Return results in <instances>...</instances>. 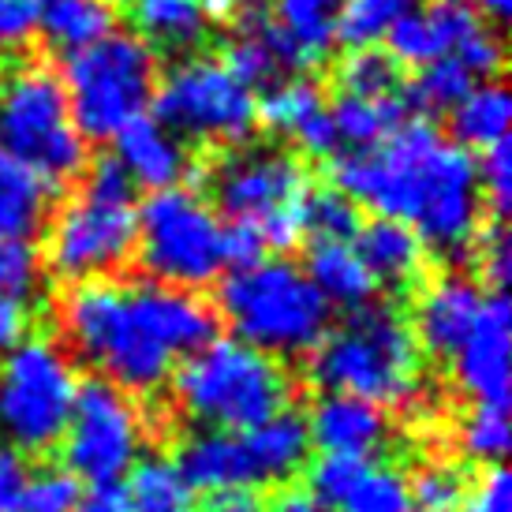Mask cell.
Returning a JSON list of instances; mask_svg holds the SVG:
<instances>
[{"instance_id":"6da1fadb","label":"cell","mask_w":512,"mask_h":512,"mask_svg":"<svg viewBox=\"0 0 512 512\" xmlns=\"http://www.w3.org/2000/svg\"><path fill=\"white\" fill-rule=\"evenodd\" d=\"M333 187L356 206L408 225L441 255H464L483 228L479 165L427 120H404L382 146L333 157Z\"/></svg>"},{"instance_id":"7a4b0ae2","label":"cell","mask_w":512,"mask_h":512,"mask_svg":"<svg viewBox=\"0 0 512 512\" xmlns=\"http://www.w3.org/2000/svg\"><path fill=\"white\" fill-rule=\"evenodd\" d=\"M60 329L75 356L124 393H154L187 356L217 337V311L195 292L154 281H94L60 299Z\"/></svg>"},{"instance_id":"3957f363","label":"cell","mask_w":512,"mask_h":512,"mask_svg":"<svg viewBox=\"0 0 512 512\" xmlns=\"http://www.w3.org/2000/svg\"><path fill=\"white\" fill-rule=\"evenodd\" d=\"M311 382L322 393H344L374 408H412L423 400L427 370L412 326L385 303H367L329 329L311 348Z\"/></svg>"},{"instance_id":"277c9868","label":"cell","mask_w":512,"mask_h":512,"mask_svg":"<svg viewBox=\"0 0 512 512\" xmlns=\"http://www.w3.org/2000/svg\"><path fill=\"white\" fill-rule=\"evenodd\" d=\"M176 408L199 430L240 434L288 412L292 378L281 359L243 341L214 337L172 370Z\"/></svg>"},{"instance_id":"5b68a950","label":"cell","mask_w":512,"mask_h":512,"mask_svg":"<svg viewBox=\"0 0 512 512\" xmlns=\"http://www.w3.org/2000/svg\"><path fill=\"white\" fill-rule=\"evenodd\" d=\"M135 255V184L113 154L86 165L79 195L45 232V266L64 285L109 281Z\"/></svg>"},{"instance_id":"8992f818","label":"cell","mask_w":512,"mask_h":512,"mask_svg":"<svg viewBox=\"0 0 512 512\" xmlns=\"http://www.w3.org/2000/svg\"><path fill=\"white\" fill-rule=\"evenodd\" d=\"M217 311L236 341L273 359L303 356L329 333V303L285 258H262L228 273L217 288Z\"/></svg>"},{"instance_id":"52a82bcc","label":"cell","mask_w":512,"mask_h":512,"mask_svg":"<svg viewBox=\"0 0 512 512\" xmlns=\"http://www.w3.org/2000/svg\"><path fill=\"white\" fill-rule=\"evenodd\" d=\"M64 94L75 131L94 143H113L120 131L146 116L157 90V57L135 34H109L64 64Z\"/></svg>"},{"instance_id":"ba28073f","label":"cell","mask_w":512,"mask_h":512,"mask_svg":"<svg viewBox=\"0 0 512 512\" xmlns=\"http://www.w3.org/2000/svg\"><path fill=\"white\" fill-rule=\"evenodd\" d=\"M214 199L228 225L251 228L266 251H292L303 240L311 176L288 150L247 146L217 161Z\"/></svg>"},{"instance_id":"9c48e42d","label":"cell","mask_w":512,"mask_h":512,"mask_svg":"<svg viewBox=\"0 0 512 512\" xmlns=\"http://www.w3.org/2000/svg\"><path fill=\"white\" fill-rule=\"evenodd\" d=\"M135 255L154 285L199 292L225 270V221L187 187L150 191L135 206Z\"/></svg>"},{"instance_id":"30bf717a","label":"cell","mask_w":512,"mask_h":512,"mask_svg":"<svg viewBox=\"0 0 512 512\" xmlns=\"http://www.w3.org/2000/svg\"><path fill=\"white\" fill-rule=\"evenodd\" d=\"M0 150L57 191L86 169V139L75 131L60 75L23 64L0 83Z\"/></svg>"},{"instance_id":"8fae6325","label":"cell","mask_w":512,"mask_h":512,"mask_svg":"<svg viewBox=\"0 0 512 512\" xmlns=\"http://www.w3.org/2000/svg\"><path fill=\"white\" fill-rule=\"evenodd\" d=\"M75 393L79 374L64 348L27 337L0 359V445L23 456L57 449Z\"/></svg>"},{"instance_id":"7c38bea8","label":"cell","mask_w":512,"mask_h":512,"mask_svg":"<svg viewBox=\"0 0 512 512\" xmlns=\"http://www.w3.org/2000/svg\"><path fill=\"white\" fill-rule=\"evenodd\" d=\"M154 120L195 143H243L258 124V98L214 57H187L154 90Z\"/></svg>"},{"instance_id":"4fadbf2b","label":"cell","mask_w":512,"mask_h":512,"mask_svg":"<svg viewBox=\"0 0 512 512\" xmlns=\"http://www.w3.org/2000/svg\"><path fill=\"white\" fill-rule=\"evenodd\" d=\"M146 445V423L139 404L105 378L79 382L68 427L60 438L64 471L90 486L124 483L135 471Z\"/></svg>"},{"instance_id":"5bb4252c","label":"cell","mask_w":512,"mask_h":512,"mask_svg":"<svg viewBox=\"0 0 512 512\" xmlns=\"http://www.w3.org/2000/svg\"><path fill=\"white\" fill-rule=\"evenodd\" d=\"M311 494L329 512H415L408 475L378 456H322Z\"/></svg>"},{"instance_id":"9a60e30c","label":"cell","mask_w":512,"mask_h":512,"mask_svg":"<svg viewBox=\"0 0 512 512\" xmlns=\"http://www.w3.org/2000/svg\"><path fill=\"white\" fill-rule=\"evenodd\" d=\"M509 356V299H505V292H490L475 329L453 356V378L475 408H509Z\"/></svg>"},{"instance_id":"2e32d148","label":"cell","mask_w":512,"mask_h":512,"mask_svg":"<svg viewBox=\"0 0 512 512\" xmlns=\"http://www.w3.org/2000/svg\"><path fill=\"white\" fill-rule=\"evenodd\" d=\"M479 30H486V23L471 0H423L385 34V57L397 68L408 64L419 72L441 57H456Z\"/></svg>"},{"instance_id":"e0dca14e","label":"cell","mask_w":512,"mask_h":512,"mask_svg":"<svg viewBox=\"0 0 512 512\" xmlns=\"http://www.w3.org/2000/svg\"><path fill=\"white\" fill-rule=\"evenodd\" d=\"M483 303V285L464 277V273H445L438 281L423 285L412 314V337L419 344V352L453 359L456 348L468 341V333L479 322Z\"/></svg>"},{"instance_id":"ac0fdd59","label":"cell","mask_w":512,"mask_h":512,"mask_svg":"<svg viewBox=\"0 0 512 512\" xmlns=\"http://www.w3.org/2000/svg\"><path fill=\"white\" fill-rule=\"evenodd\" d=\"M307 438L322 456H378L389 445V415L359 397L322 393L307 412Z\"/></svg>"},{"instance_id":"d6986e66","label":"cell","mask_w":512,"mask_h":512,"mask_svg":"<svg viewBox=\"0 0 512 512\" xmlns=\"http://www.w3.org/2000/svg\"><path fill=\"white\" fill-rule=\"evenodd\" d=\"M258 120L273 131L285 135L311 157H333L337 135H333V120H329V105L322 90L307 79V75H292L270 86V94L258 101Z\"/></svg>"},{"instance_id":"ffe728a7","label":"cell","mask_w":512,"mask_h":512,"mask_svg":"<svg viewBox=\"0 0 512 512\" xmlns=\"http://www.w3.org/2000/svg\"><path fill=\"white\" fill-rule=\"evenodd\" d=\"M113 146V157L135 187L169 191V187H180L184 176H191V157H187L184 139L172 135L165 124H157L154 116H139L135 124H128L113 139Z\"/></svg>"},{"instance_id":"44dd1931","label":"cell","mask_w":512,"mask_h":512,"mask_svg":"<svg viewBox=\"0 0 512 512\" xmlns=\"http://www.w3.org/2000/svg\"><path fill=\"white\" fill-rule=\"evenodd\" d=\"M240 456H243V475L247 486L288 483L311 456V438H307V423L296 412H281L258 423L251 430H240Z\"/></svg>"},{"instance_id":"7402d4cb","label":"cell","mask_w":512,"mask_h":512,"mask_svg":"<svg viewBox=\"0 0 512 512\" xmlns=\"http://www.w3.org/2000/svg\"><path fill=\"white\" fill-rule=\"evenodd\" d=\"M352 247L363 258L374 285L412 288L427 273V247H423V240L408 225L389 221V217H374L370 225H359Z\"/></svg>"},{"instance_id":"603a6c76","label":"cell","mask_w":512,"mask_h":512,"mask_svg":"<svg viewBox=\"0 0 512 512\" xmlns=\"http://www.w3.org/2000/svg\"><path fill=\"white\" fill-rule=\"evenodd\" d=\"M214 0H131L135 38L161 53H191L214 27Z\"/></svg>"},{"instance_id":"cb8c5ba5","label":"cell","mask_w":512,"mask_h":512,"mask_svg":"<svg viewBox=\"0 0 512 512\" xmlns=\"http://www.w3.org/2000/svg\"><path fill=\"white\" fill-rule=\"evenodd\" d=\"M307 281L314 285V292L326 299L329 311L333 307H348V311H359L374 303V281H370L363 258L356 255L352 243H311L307 251Z\"/></svg>"},{"instance_id":"d4e9b609","label":"cell","mask_w":512,"mask_h":512,"mask_svg":"<svg viewBox=\"0 0 512 512\" xmlns=\"http://www.w3.org/2000/svg\"><path fill=\"white\" fill-rule=\"evenodd\" d=\"M116 19L120 15L113 0H42L38 34L49 42V49L75 57L116 34Z\"/></svg>"},{"instance_id":"484cf974","label":"cell","mask_w":512,"mask_h":512,"mask_svg":"<svg viewBox=\"0 0 512 512\" xmlns=\"http://www.w3.org/2000/svg\"><path fill=\"white\" fill-rule=\"evenodd\" d=\"M49 202H53V187L23 161L0 150V236H12V240L38 236L49 217Z\"/></svg>"},{"instance_id":"4316f807","label":"cell","mask_w":512,"mask_h":512,"mask_svg":"<svg viewBox=\"0 0 512 512\" xmlns=\"http://www.w3.org/2000/svg\"><path fill=\"white\" fill-rule=\"evenodd\" d=\"M344 0H273V27L285 34L299 72L311 68L337 42V15Z\"/></svg>"},{"instance_id":"83f0119b","label":"cell","mask_w":512,"mask_h":512,"mask_svg":"<svg viewBox=\"0 0 512 512\" xmlns=\"http://www.w3.org/2000/svg\"><path fill=\"white\" fill-rule=\"evenodd\" d=\"M453 143L464 150H490L498 143H509L512 124V101L509 90L498 79H486L483 86H471L468 98L456 105L453 113Z\"/></svg>"},{"instance_id":"f1b7e54d","label":"cell","mask_w":512,"mask_h":512,"mask_svg":"<svg viewBox=\"0 0 512 512\" xmlns=\"http://www.w3.org/2000/svg\"><path fill=\"white\" fill-rule=\"evenodd\" d=\"M337 146H348V154H363L382 146L393 131L404 124V101L397 98H337L329 105Z\"/></svg>"},{"instance_id":"f546056e","label":"cell","mask_w":512,"mask_h":512,"mask_svg":"<svg viewBox=\"0 0 512 512\" xmlns=\"http://www.w3.org/2000/svg\"><path fill=\"white\" fill-rule=\"evenodd\" d=\"M128 501L131 512H199L195 490L184 483V475L165 456L135 464L128 483Z\"/></svg>"},{"instance_id":"4dcf8cb0","label":"cell","mask_w":512,"mask_h":512,"mask_svg":"<svg viewBox=\"0 0 512 512\" xmlns=\"http://www.w3.org/2000/svg\"><path fill=\"white\" fill-rule=\"evenodd\" d=\"M475 86V75L453 57H441L427 68H419L408 86V105L419 109L423 116L453 113L460 101L468 98V90Z\"/></svg>"},{"instance_id":"1f68e13d","label":"cell","mask_w":512,"mask_h":512,"mask_svg":"<svg viewBox=\"0 0 512 512\" xmlns=\"http://www.w3.org/2000/svg\"><path fill=\"white\" fill-rule=\"evenodd\" d=\"M415 4L419 0H344L337 15V38L352 49H374V42H385V34Z\"/></svg>"},{"instance_id":"d6a6232c","label":"cell","mask_w":512,"mask_h":512,"mask_svg":"<svg viewBox=\"0 0 512 512\" xmlns=\"http://www.w3.org/2000/svg\"><path fill=\"white\" fill-rule=\"evenodd\" d=\"M468 475L453 460H430L408 479L415 512H460L468 498Z\"/></svg>"},{"instance_id":"836d02e7","label":"cell","mask_w":512,"mask_h":512,"mask_svg":"<svg viewBox=\"0 0 512 512\" xmlns=\"http://www.w3.org/2000/svg\"><path fill=\"white\" fill-rule=\"evenodd\" d=\"M337 86L344 98H393L400 86V68L382 49H352L337 64Z\"/></svg>"},{"instance_id":"e575fe53","label":"cell","mask_w":512,"mask_h":512,"mask_svg":"<svg viewBox=\"0 0 512 512\" xmlns=\"http://www.w3.org/2000/svg\"><path fill=\"white\" fill-rule=\"evenodd\" d=\"M359 206L337 187L326 191H311L307 210H303V236L314 243H352L359 232Z\"/></svg>"},{"instance_id":"d590c367","label":"cell","mask_w":512,"mask_h":512,"mask_svg":"<svg viewBox=\"0 0 512 512\" xmlns=\"http://www.w3.org/2000/svg\"><path fill=\"white\" fill-rule=\"evenodd\" d=\"M456 441L460 453L475 464H501V456L509 453V408H471L456 430Z\"/></svg>"},{"instance_id":"8d00e7d4","label":"cell","mask_w":512,"mask_h":512,"mask_svg":"<svg viewBox=\"0 0 512 512\" xmlns=\"http://www.w3.org/2000/svg\"><path fill=\"white\" fill-rule=\"evenodd\" d=\"M42 281V258L30 240L0 236V299H27Z\"/></svg>"},{"instance_id":"74e56055","label":"cell","mask_w":512,"mask_h":512,"mask_svg":"<svg viewBox=\"0 0 512 512\" xmlns=\"http://www.w3.org/2000/svg\"><path fill=\"white\" fill-rule=\"evenodd\" d=\"M79 479L68 475L64 468H42L30 471L27 494H23V509L19 512H72L79 501Z\"/></svg>"},{"instance_id":"f35d334b","label":"cell","mask_w":512,"mask_h":512,"mask_svg":"<svg viewBox=\"0 0 512 512\" xmlns=\"http://www.w3.org/2000/svg\"><path fill=\"white\" fill-rule=\"evenodd\" d=\"M475 165H479L483 202L490 206V214L501 221L512 210V146L509 143L490 146V150H483V157Z\"/></svg>"},{"instance_id":"ab89813d","label":"cell","mask_w":512,"mask_h":512,"mask_svg":"<svg viewBox=\"0 0 512 512\" xmlns=\"http://www.w3.org/2000/svg\"><path fill=\"white\" fill-rule=\"evenodd\" d=\"M460 512H512V479L509 471L494 464V468H483L479 483L468 490L464 498V509Z\"/></svg>"},{"instance_id":"60d3db41","label":"cell","mask_w":512,"mask_h":512,"mask_svg":"<svg viewBox=\"0 0 512 512\" xmlns=\"http://www.w3.org/2000/svg\"><path fill=\"white\" fill-rule=\"evenodd\" d=\"M479 262H483V277L494 285V292H505V285H509L512 277V240L509 232H505V225H494L486 236H479Z\"/></svg>"},{"instance_id":"b9f144b4","label":"cell","mask_w":512,"mask_h":512,"mask_svg":"<svg viewBox=\"0 0 512 512\" xmlns=\"http://www.w3.org/2000/svg\"><path fill=\"white\" fill-rule=\"evenodd\" d=\"M42 0H0V49L27 45L38 30Z\"/></svg>"},{"instance_id":"7bdbcfd3","label":"cell","mask_w":512,"mask_h":512,"mask_svg":"<svg viewBox=\"0 0 512 512\" xmlns=\"http://www.w3.org/2000/svg\"><path fill=\"white\" fill-rule=\"evenodd\" d=\"M30 483V464L23 453H15L8 445H0V512L23 509V494Z\"/></svg>"},{"instance_id":"ee69618b","label":"cell","mask_w":512,"mask_h":512,"mask_svg":"<svg viewBox=\"0 0 512 512\" xmlns=\"http://www.w3.org/2000/svg\"><path fill=\"white\" fill-rule=\"evenodd\" d=\"M30 329V307L27 299H0V356H8L12 348L27 341Z\"/></svg>"},{"instance_id":"f6af8a7d","label":"cell","mask_w":512,"mask_h":512,"mask_svg":"<svg viewBox=\"0 0 512 512\" xmlns=\"http://www.w3.org/2000/svg\"><path fill=\"white\" fill-rule=\"evenodd\" d=\"M72 512H131L128 486L124 483L90 486L86 494H79V501H75Z\"/></svg>"},{"instance_id":"bcb514c9","label":"cell","mask_w":512,"mask_h":512,"mask_svg":"<svg viewBox=\"0 0 512 512\" xmlns=\"http://www.w3.org/2000/svg\"><path fill=\"white\" fill-rule=\"evenodd\" d=\"M199 512H266V501L258 498V490H214Z\"/></svg>"},{"instance_id":"7dc6e473","label":"cell","mask_w":512,"mask_h":512,"mask_svg":"<svg viewBox=\"0 0 512 512\" xmlns=\"http://www.w3.org/2000/svg\"><path fill=\"white\" fill-rule=\"evenodd\" d=\"M266 512H329V509L314 498L311 490H285L273 505H266Z\"/></svg>"},{"instance_id":"c3c4849f","label":"cell","mask_w":512,"mask_h":512,"mask_svg":"<svg viewBox=\"0 0 512 512\" xmlns=\"http://www.w3.org/2000/svg\"><path fill=\"white\" fill-rule=\"evenodd\" d=\"M471 8L483 15V19H494V23H505L512 12V0H471Z\"/></svg>"},{"instance_id":"681fc988","label":"cell","mask_w":512,"mask_h":512,"mask_svg":"<svg viewBox=\"0 0 512 512\" xmlns=\"http://www.w3.org/2000/svg\"><path fill=\"white\" fill-rule=\"evenodd\" d=\"M258 0H214V8L221 12V8H255Z\"/></svg>"}]
</instances>
